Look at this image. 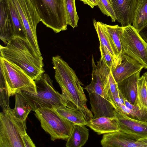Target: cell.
<instances>
[{
    "mask_svg": "<svg viewBox=\"0 0 147 147\" xmlns=\"http://www.w3.org/2000/svg\"><path fill=\"white\" fill-rule=\"evenodd\" d=\"M35 115L41 126L51 136V140H66L69 137L74 124L58 113L54 110L38 109Z\"/></svg>",
    "mask_w": 147,
    "mask_h": 147,
    "instance_id": "obj_7",
    "label": "cell"
},
{
    "mask_svg": "<svg viewBox=\"0 0 147 147\" xmlns=\"http://www.w3.org/2000/svg\"><path fill=\"white\" fill-rule=\"evenodd\" d=\"M136 105L147 109V86L143 75L138 80Z\"/></svg>",
    "mask_w": 147,
    "mask_h": 147,
    "instance_id": "obj_25",
    "label": "cell"
},
{
    "mask_svg": "<svg viewBox=\"0 0 147 147\" xmlns=\"http://www.w3.org/2000/svg\"><path fill=\"white\" fill-rule=\"evenodd\" d=\"M85 4L89 5L93 8L95 6L97 5L96 0H80Z\"/></svg>",
    "mask_w": 147,
    "mask_h": 147,
    "instance_id": "obj_33",
    "label": "cell"
},
{
    "mask_svg": "<svg viewBox=\"0 0 147 147\" xmlns=\"http://www.w3.org/2000/svg\"><path fill=\"white\" fill-rule=\"evenodd\" d=\"M138 32L144 40L147 42V24Z\"/></svg>",
    "mask_w": 147,
    "mask_h": 147,
    "instance_id": "obj_32",
    "label": "cell"
},
{
    "mask_svg": "<svg viewBox=\"0 0 147 147\" xmlns=\"http://www.w3.org/2000/svg\"><path fill=\"white\" fill-rule=\"evenodd\" d=\"M26 121L16 117L9 107L0 113V147H24L23 136L26 133Z\"/></svg>",
    "mask_w": 147,
    "mask_h": 147,
    "instance_id": "obj_6",
    "label": "cell"
},
{
    "mask_svg": "<svg viewBox=\"0 0 147 147\" xmlns=\"http://www.w3.org/2000/svg\"><path fill=\"white\" fill-rule=\"evenodd\" d=\"M119 130L126 137L136 140L147 137V121L130 118L114 109Z\"/></svg>",
    "mask_w": 147,
    "mask_h": 147,
    "instance_id": "obj_11",
    "label": "cell"
},
{
    "mask_svg": "<svg viewBox=\"0 0 147 147\" xmlns=\"http://www.w3.org/2000/svg\"><path fill=\"white\" fill-rule=\"evenodd\" d=\"M0 66L3 71L9 96L25 91L36 94L34 80L21 68L0 57Z\"/></svg>",
    "mask_w": 147,
    "mask_h": 147,
    "instance_id": "obj_8",
    "label": "cell"
},
{
    "mask_svg": "<svg viewBox=\"0 0 147 147\" xmlns=\"http://www.w3.org/2000/svg\"><path fill=\"white\" fill-rule=\"evenodd\" d=\"M141 70L117 84L119 90L124 98L133 105H136L138 83Z\"/></svg>",
    "mask_w": 147,
    "mask_h": 147,
    "instance_id": "obj_16",
    "label": "cell"
},
{
    "mask_svg": "<svg viewBox=\"0 0 147 147\" xmlns=\"http://www.w3.org/2000/svg\"><path fill=\"white\" fill-rule=\"evenodd\" d=\"M92 73L90 83L84 88L88 92L93 118L113 117L114 109L109 100L110 85L108 76L111 69L100 58L95 64L92 58Z\"/></svg>",
    "mask_w": 147,
    "mask_h": 147,
    "instance_id": "obj_2",
    "label": "cell"
},
{
    "mask_svg": "<svg viewBox=\"0 0 147 147\" xmlns=\"http://www.w3.org/2000/svg\"><path fill=\"white\" fill-rule=\"evenodd\" d=\"M23 22L26 39L35 52L41 55L36 34L37 24L41 20L30 0H13Z\"/></svg>",
    "mask_w": 147,
    "mask_h": 147,
    "instance_id": "obj_10",
    "label": "cell"
},
{
    "mask_svg": "<svg viewBox=\"0 0 147 147\" xmlns=\"http://www.w3.org/2000/svg\"><path fill=\"white\" fill-rule=\"evenodd\" d=\"M124 104L126 106L124 114L132 119L147 121V109L133 105L125 98Z\"/></svg>",
    "mask_w": 147,
    "mask_h": 147,
    "instance_id": "obj_24",
    "label": "cell"
},
{
    "mask_svg": "<svg viewBox=\"0 0 147 147\" xmlns=\"http://www.w3.org/2000/svg\"><path fill=\"white\" fill-rule=\"evenodd\" d=\"M143 68L144 67L138 61L122 53L117 58L111 70L118 84Z\"/></svg>",
    "mask_w": 147,
    "mask_h": 147,
    "instance_id": "obj_12",
    "label": "cell"
},
{
    "mask_svg": "<svg viewBox=\"0 0 147 147\" xmlns=\"http://www.w3.org/2000/svg\"><path fill=\"white\" fill-rule=\"evenodd\" d=\"M136 0H111L116 20L124 27L132 24Z\"/></svg>",
    "mask_w": 147,
    "mask_h": 147,
    "instance_id": "obj_13",
    "label": "cell"
},
{
    "mask_svg": "<svg viewBox=\"0 0 147 147\" xmlns=\"http://www.w3.org/2000/svg\"><path fill=\"white\" fill-rule=\"evenodd\" d=\"M93 25L97 33L100 41V44L105 47L111 54L115 58L107 34L101 25V22L97 21L95 19L93 21Z\"/></svg>",
    "mask_w": 147,
    "mask_h": 147,
    "instance_id": "obj_28",
    "label": "cell"
},
{
    "mask_svg": "<svg viewBox=\"0 0 147 147\" xmlns=\"http://www.w3.org/2000/svg\"><path fill=\"white\" fill-rule=\"evenodd\" d=\"M15 107L12 109L14 115L23 121H26L28 115L32 111L31 106L21 93L15 95Z\"/></svg>",
    "mask_w": 147,
    "mask_h": 147,
    "instance_id": "obj_22",
    "label": "cell"
},
{
    "mask_svg": "<svg viewBox=\"0 0 147 147\" xmlns=\"http://www.w3.org/2000/svg\"><path fill=\"white\" fill-rule=\"evenodd\" d=\"M12 22L14 36L26 39V32L23 22L13 0H5Z\"/></svg>",
    "mask_w": 147,
    "mask_h": 147,
    "instance_id": "obj_21",
    "label": "cell"
},
{
    "mask_svg": "<svg viewBox=\"0 0 147 147\" xmlns=\"http://www.w3.org/2000/svg\"><path fill=\"white\" fill-rule=\"evenodd\" d=\"M0 57L21 68L34 80L45 72L43 58L37 54L26 39L14 37L0 46Z\"/></svg>",
    "mask_w": 147,
    "mask_h": 147,
    "instance_id": "obj_3",
    "label": "cell"
},
{
    "mask_svg": "<svg viewBox=\"0 0 147 147\" xmlns=\"http://www.w3.org/2000/svg\"><path fill=\"white\" fill-rule=\"evenodd\" d=\"M41 22L56 33L66 30L68 25L65 0H30Z\"/></svg>",
    "mask_w": 147,
    "mask_h": 147,
    "instance_id": "obj_5",
    "label": "cell"
},
{
    "mask_svg": "<svg viewBox=\"0 0 147 147\" xmlns=\"http://www.w3.org/2000/svg\"><path fill=\"white\" fill-rule=\"evenodd\" d=\"M123 27L120 35L122 53L147 69V42L131 25Z\"/></svg>",
    "mask_w": 147,
    "mask_h": 147,
    "instance_id": "obj_9",
    "label": "cell"
},
{
    "mask_svg": "<svg viewBox=\"0 0 147 147\" xmlns=\"http://www.w3.org/2000/svg\"><path fill=\"white\" fill-rule=\"evenodd\" d=\"M99 49L101 53V58L105 64L110 69L116 58L113 57L105 46L100 44Z\"/></svg>",
    "mask_w": 147,
    "mask_h": 147,
    "instance_id": "obj_30",
    "label": "cell"
},
{
    "mask_svg": "<svg viewBox=\"0 0 147 147\" xmlns=\"http://www.w3.org/2000/svg\"><path fill=\"white\" fill-rule=\"evenodd\" d=\"M86 125L98 135L107 134L119 130L114 117L102 116L93 118L87 121Z\"/></svg>",
    "mask_w": 147,
    "mask_h": 147,
    "instance_id": "obj_17",
    "label": "cell"
},
{
    "mask_svg": "<svg viewBox=\"0 0 147 147\" xmlns=\"http://www.w3.org/2000/svg\"><path fill=\"white\" fill-rule=\"evenodd\" d=\"M52 61L55 78L61 88L62 94L67 102V107L80 111L87 121L92 119L94 116L87 106L83 84L75 71L59 56L53 57Z\"/></svg>",
    "mask_w": 147,
    "mask_h": 147,
    "instance_id": "obj_1",
    "label": "cell"
},
{
    "mask_svg": "<svg viewBox=\"0 0 147 147\" xmlns=\"http://www.w3.org/2000/svg\"><path fill=\"white\" fill-rule=\"evenodd\" d=\"M14 37L12 22L5 0H0V38L5 44Z\"/></svg>",
    "mask_w": 147,
    "mask_h": 147,
    "instance_id": "obj_15",
    "label": "cell"
},
{
    "mask_svg": "<svg viewBox=\"0 0 147 147\" xmlns=\"http://www.w3.org/2000/svg\"><path fill=\"white\" fill-rule=\"evenodd\" d=\"M54 110L59 115L73 123L74 125H86L87 121L85 119L82 113L78 110H76L63 107Z\"/></svg>",
    "mask_w": 147,
    "mask_h": 147,
    "instance_id": "obj_23",
    "label": "cell"
},
{
    "mask_svg": "<svg viewBox=\"0 0 147 147\" xmlns=\"http://www.w3.org/2000/svg\"><path fill=\"white\" fill-rule=\"evenodd\" d=\"M67 24L74 28L78 26L79 18L77 13L75 0H65Z\"/></svg>",
    "mask_w": 147,
    "mask_h": 147,
    "instance_id": "obj_26",
    "label": "cell"
},
{
    "mask_svg": "<svg viewBox=\"0 0 147 147\" xmlns=\"http://www.w3.org/2000/svg\"><path fill=\"white\" fill-rule=\"evenodd\" d=\"M98 5L101 12L109 16L112 22H115L116 18L111 0H96Z\"/></svg>",
    "mask_w": 147,
    "mask_h": 147,
    "instance_id": "obj_29",
    "label": "cell"
},
{
    "mask_svg": "<svg viewBox=\"0 0 147 147\" xmlns=\"http://www.w3.org/2000/svg\"><path fill=\"white\" fill-rule=\"evenodd\" d=\"M9 97L2 69H0V105L2 109L9 107Z\"/></svg>",
    "mask_w": 147,
    "mask_h": 147,
    "instance_id": "obj_27",
    "label": "cell"
},
{
    "mask_svg": "<svg viewBox=\"0 0 147 147\" xmlns=\"http://www.w3.org/2000/svg\"><path fill=\"white\" fill-rule=\"evenodd\" d=\"M132 26L138 32L147 24V0H136Z\"/></svg>",
    "mask_w": 147,
    "mask_h": 147,
    "instance_id": "obj_20",
    "label": "cell"
},
{
    "mask_svg": "<svg viewBox=\"0 0 147 147\" xmlns=\"http://www.w3.org/2000/svg\"><path fill=\"white\" fill-rule=\"evenodd\" d=\"M84 125H74L65 145L67 147H81L88 140L89 129Z\"/></svg>",
    "mask_w": 147,
    "mask_h": 147,
    "instance_id": "obj_19",
    "label": "cell"
},
{
    "mask_svg": "<svg viewBox=\"0 0 147 147\" xmlns=\"http://www.w3.org/2000/svg\"><path fill=\"white\" fill-rule=\"evenodd\" d=\"M143 75L145 77V79L146 83V85L147 86V72H146L143 74Z\"/></svg>",
    "mask_w": 147,
    "mask_h": 147,
    "instance_id": "obj_35",
    "label": "cell"
},
{
    "mask_svg": "<svg viewBox=\"0 0 147 147\" xmlns=\"http://www.w3.org/2000/svg\"><path fill=\"white\" fill-rule=\"evenodd\" d=\"M22 139L24 147H36L35 144L27 133L23 136Z\"/></svg>",
    "mask_w": 147,
    "mask_h": 147,
    "instance_id": "obj_31",
    "label": "cell"
},
{
    "mask_svg": "<svg viewBox=\"0 0 147 147\" xmlns=\"http://www.w3.org/2000/svg\"><path fill=\"white\" fill-rule=\"evenodd\" d=\"M100 144L103 147H147L141 141L129 138L119 131L103 134Z\"/></svg>",
    "mask_w": 147,
    "mask_h": 147,
    "instance_id": "obj_14",
    "label": "cell"
},
{
    "mask_svg": "<svg viewBox=\"0 0 147 147\" xmlns=\"http://www.w3.org/2000/svg\"><path fill=\"white\" fill-rule=\"evenodd\" d=\"M138 140H139L147 145V137L141 138Z\"/></svg>",
    "mask_w": 147,
    "mask_h": 147,
    "instance_id": "obj_34",
    "label": "cell"
},
{
    "mask_svg": "<svg viewBox=\"0 0 147 147\" xmlns=\"http://www.w3.org/2000/svg\"><path fill=\"white\" fill-rule=\"evenodd\" d=\"M36 94L22 91L21 93L35 112L38 109H55L67 107L68 102L62 94L54 88L53 82L48 74L44 73L34 80Z\"/></svg>",
    "mask_w": 147,
    "mask_h": 147,
    "instance_id": "obj_4",
    "label": "cell"
},
{
    "mask_svg": "<svg viewBox=\"0 0 147 147\" xmlns=\"http://www.w3.org/2000/svg\"><path fill=\"white\" fill-rule=\"evenodd\" d=\"M108 37L114 54L117 58L122 53L120 35L123 27L118 25H110L101 22Z\"/></svg>",
    "mask_w": 147,
    "mask_h": 147,
    "instance_id": "obj_18",
    "label": "cell"
}]
</instances>
